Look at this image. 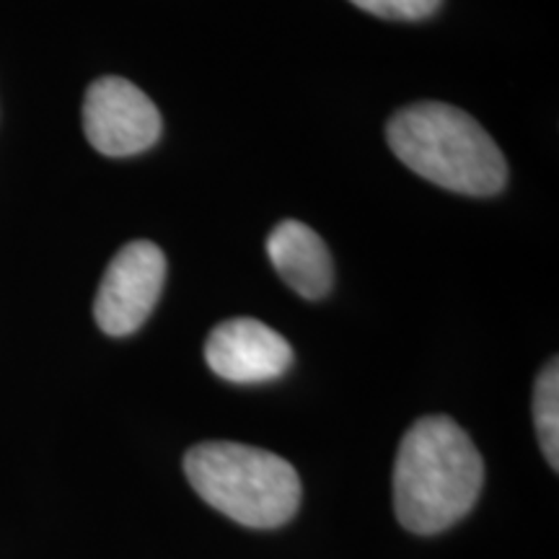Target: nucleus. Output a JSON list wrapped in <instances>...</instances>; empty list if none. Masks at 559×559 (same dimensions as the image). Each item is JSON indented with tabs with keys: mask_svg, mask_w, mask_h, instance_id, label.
I'll use <instances>...</instances> for the list:
<instances>
[{
	"mask_svg": "<svg viewBox=\"0 0 559 559\" xmlns=\"http://www.w3.org/2000/svg\"><path fill=\"white\" fill-rule=\"evenodd\" d=\"M267 257L277 275L300 298L319 300L334 285L330 249L311 226L300 221H280L267 236Z\"/></svg>",
	"mask_w": 559,
	"mask_h": 559,
	"instance_id": "0eeeda50",
	"label": "nucleus"
},
{
	"mask_svg": "<svg viewBox=\"0 0 559 559\" xmlns=\"http://www.w3.org/2000/svg\"><path fill=\"white\" fill-rule=\"evenodd\" d=\"M185 474L207 506L249 528H277L300 506L290 461L243 443H200L187 451Z\"/></svg>",
	"mask_w": 559,
	"mask_h": 559,
	"instance_id": "7ed1b4c3",
	"label": "nucleus"
},
{
	"mask_svg": "<svg viewBox=\"0 0 559 559\" xmlns=\"http://www.w3.org/2000/svg\"><path fill=\"white\" fill-rule=\"evenodd\" d=\"M210 370L230 383H264L288 373L293 347L283 334L257 319H228L205 342Z\"/></svg>",
	"mask_w": 559,
	"mask_h": 559,
	"instance_id": "423d86ee",
	"label": "nucleus"
},
{
	"mask_svg": "<svg viewBox=\"0 0 559 559\" xmlns=\"http://www.w3.org/2000/svg\"><path fill=\"white\" fill-rule=\"evenodd\" d=\"M160 128L158 107L135 83L120 75H104L88 86L83 99V132L102 156H138L158 143Z\"/></svg>",
	"mask_w": 559,
	"mask_h": 559,
	"instance_id": "39448f33",
	"label": "nucleus"
},
{
	"mask_svg": "<svg viewBox=\"0 0 559 559\" xmlns=\"http://www.w3.org/2000/svg\"><path fill=\"white\" fill-rule=\"evenodd\" d=\"M370 16L389 21H423L440 9L443 0H349Z\"/></svg>",
	"mask_w": 559,
	"mask_h": 559,
	"instance_id": "1a4fd4ad",
	"label": "nucleus"
},
{
	"mask_svg": "<svg viewBox=\"0 0 559 559\" xmlns=\"http://www.w3.org/2000/svg\"><path fill=\"white\" fill-rule=\"evenodd\" d=\"M481 481L485 464L464 428L443 415L417 419L396 453V519L412 534H438L469 513Z\"/></svg>",
	"mask_w": 559,
	"mask_h": 559,
	"instance_id": "f257e3e1",
	"label": "nucleus"
},
{
	"mask_svg": "<svg viewBox=\"0 0 559 559\" xmlns=\"http://www.w3.org/2000/svg\"><path fill=\"white\" fill-rule=\"evenodd\" d=\"M166 283V254L138 239L111 257L94 300V319L109 337H128L148 321Z\"/></svg>",
	"mask_w": 559,
	"mask_h": 559,
	"instance_id": "20e7f679",
	"label": "nucleus"
},
{
	"mask_svg": "<svg viewBox=\"0 0 559 559\" xmlns=\"http://www.w3.org/2000/svg\"><path fill=\"white\" fill-rule=\"evenodd\" d=\"M386 143L407 169L443 190L489 198L508 181L500 145L472 115L443 102H417L386 124Z\"/></svg>",
	"mask_w": 559,
	"mask_h": 559,
	"instance_id": "f03ea898",
	"label": "nucleus"
},
{
	"mask_svg": "<svg viewBox=\"0 0 559 559\" xmlns=\"http://www.w3.org/2000/svg\"><path fill=\"white\" fill-rule=\"evenodd\" d=\"M534 423L544 459L551 469H559V368L557 360L544 366L534 389Z\"/></svg>",
	"mask_w": 559,
	"mask_h": 559,
	"instance_id": "6e6552de",
	"label": "nucleus"
}]
</instances>
